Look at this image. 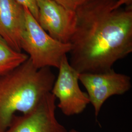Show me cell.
<instances>
[{"label":"cell","instance_id":"6da1fadb","mask_svg":"<svg viewBox=\"0 0 132 132\" xmlns=\"http://www.w3.org/2000/svg\"><path fill=\"white\" fill-rule=\"evenodd\" d=\"M115 0H93L76 11L69 61L79 73H101L132 52V6L114 10Z\"/></svg>","mask_w":132,"mask_h":132},{"label":"cell","instance_id":"7a4b0ae2","mask_svg":"<svg viewBox=\"0 0 132 132\" xmlns=\"http://www.w3.org/2000/svg\"><path fill=\"white\" fill-rule=\"evenodd\" d=\"M56 78L51 68L37 69L29 58L0 76V132L6 130L16 113H28L51 93Z\"/></svg>","mask_w":132,"mask_h":132},{"label":"cell","instance_id":"3957f363","mask_svg":"<svg viewBox=\"0 0 132 132\" xmlns=\"http://www.w3.org/2000/svg\"><path fill=\"white\" fill-rule=\"evenodd\" d=\"M25 23L21 39V48L37 69L54 67L59 69L63 58L69 53L71 44L52 38L43 29L26 8Z\"/></svg>","mask_w":132,"mask_h":132},{"label":"cell","instance_id":"277c9868","mask_svg":"<svg viewBox=\"0 0 132 132\" xmlns=\"http://www.w3.org/2000/svg\"><path fill=\"white\" fill-rule=\"evenodd\" d=\"M58 70L51 92L58 100L57 107L66 116L82 113L90 100L87 93L80 89L79 73L71 66L67 55L63 58Z\"/></svg>","mask_w":132,"mask_h":132},{"label":"cell","instance_id":"5b68a950","mask_svg":"<svg viewBox=\"0 0 132 132\" xmlns=\"http://www.w3.org/2000/svg\"><path fill=\"white\" fill-rule=\"evenodd\" d=\"M79 81L87 90L96 117L109 98L113 95H123L132 87L131 77L118 73L113 69L101 73H79Z\"/></svg>","mask_w":132,"mask_h":132},{"label":"cell","instance_id":"8992f818","mask_svg":"<svg viewBox=\"0 0 132 132\" xmlns=\"http://www.w3.org/2000/svg\"><path fill=\"white\" fill-rule=\"evenodd\" d=\"M56 98L46 94L28 113L14 115L4 132H68L57 119Z\"/></svg>","mask_w":132,"mask_h":132},{"label":"cell","instance_id":"52a82bcc","mask_svg":"<svg viewBox=\"0 0 132 132\" xmlns=\"http://www.w3.org/2000/svg\"><path fill=\"white\" fill-rule=\"evenodd\" d=\"M37 22L52 38L70 42L76 27V11L68 10L53 0H38Z\"/></svg>","mask_w":132,"mask_h":132},{"label":"cell","instance_id":"ba28073f","mask_svg":"<svg viewBox=\"0 0 132 132\" xmlns=\"http://www.w3.org/2000/svg\"><path fill=\"white\" fill-rule=\"evenodd\" d=\"M24 23L23 6L15 0H0V36L19 52H22L21 39Z\"/></svg>","mask_w":132,"mask_h":132},{"label":"cell","instance_id":"9c48e42d","mask_svg":"<svg viewBox=\"0 0 132 132\" xmlns=\"http://www.w3.org/2000/svg\"><path fill=\"white\" fill-rule=\"evenodd\" d=\"M28 58L27 54L14 50L0 36V76L12 71Z\"/></svg>","mask_w":132,"mask_h":132},{"label":"cell","instance_id":"30bf717a","mask_svg":"<svg viewBox=\"0 0 132 132\" xmlns=\"http://www.w3.org/2000/svg\"><path fill=\"white\" fill-rule=\"evenodd\" d=\"M68 10L76 11L80 6L93 0H53Z\"/></svg>","mask_w":132,"mask_h":132},{"label":"cell","instance_id":"8fae6325","mask_svg":"<svg viewBox=\"0 0 132 132\" xmlns=\"http://www.w3.org/2000/svg\"><path fill=\"white\" fill-rule=\"evenodd\" d=\"M19 5L24 8H26L32 15L33 17L37 21L38 16V9L37 6L38 0H15Z\"/></svg>","mask_w":132,"mask_h":132},{"label":"cell","instance_id":"7c38bea8","mask_svg":"<svg viewBox=\"0 0 132 132\" xmlns=\"http://www.w3.org/2000/svg\"><path fill=\"white\" fill-rule=\"evenodd\" d=\"M125 5L126 6H132V0H117L115 1L113 5V9L114 10L121 8V6Z\"/></svg>","mask_w":132,"mask_h":132},{"label":"cell","instance_id":"4fadbf2b","mask_svg":"<svg viewBox=\"0 0 132 132\" xmlns=\"http://www.w3.org/2000/svg\"><path fill=\"white\" fill-rule=\"evenodd\" d=\"M69 132H78V131H76V130H75V129H71V130Z\"/></svg>","mask_w":132,"mask_h":132},{"label":"cell","instance_id":"5bb4252c","mask_svg":"<svg viewBox=\"0 0 132 132\" xmlns=\"http://www.w3.org/2000/svg\"><path fill=\"white\" fill-rule=\"evenodd\" d=\"M115 1H117V0H115Z\"/></svg>","mask_w":132,"mask_h":132}]
</instances>
